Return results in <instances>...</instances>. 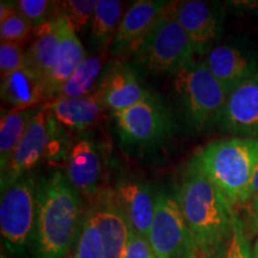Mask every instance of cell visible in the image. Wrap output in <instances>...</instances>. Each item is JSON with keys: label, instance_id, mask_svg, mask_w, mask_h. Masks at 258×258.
Listing matches in <instances>:
<instances>
[{"label": "cell", "instance_id": "cell-1", "mask_svg": "<svg viewBox=\"0 0 258 258\" xmlns=\"http://www.w3.org/2000/svg\"><path fill=\"white\" fill-rule=\"evenodd\" d=\"M177 200L195 252L203 258L225 256L235 217L232 203L194 163L183 176Z\"/></svg>", "mask_w": 258, "mask_h": 258}, {"label": "cell", "instance_id": "cell-2", "mask_svg": "<svg viewBox=\"0 0 258 258\" xmlns=\"http://www.w3.org/2000/svg\"><path fill=\"white\" fill-rule=\"evenodd\" d=\"M79 192L66 175L54 171L37 184V214L34 233L36 258H64L82 226Z\"/></svg>", "mask_w": 258, "mask_h": 258}, {"label": "cell", "instance_id": "cell-3", "mask_svg": "<svg viewBox=\"0 0 258 258\" xmlns=\"http://www.w3.org/2000/svg\"><path fill=\"white\" fill-rule=\"evenodd\" d=\"M192 163L232 205L250 202L258 139H230L206 146Z\"/></svg>", "mask_w": 258, "mask_h": 258}, {"label": "cell", "instance_id": "cell-4", "mask_svg": "<svg viewBox=\"0 0 258 258\" xmlns=\"http://www.w3.org/2000/svg\"><path fill=\"white\" fill-rule=\"evenodd\" d=\"M70 148L62 125L41 105L8 167L2 172V191L21 177L28 175L42 160L67 159Z\"/></svg>", "mask_w": 258, "mask_h": 258}, {"label": "cell", "instance_id": "cell-5", "mask_svg": "<svg viewBox=\"0 0 258 258\" xmlns=\"http://www.w3.org/2000/svg\"><path fill=\"white\" fill-rule=\"evenodd\" d=\"M194 55L191 42L169 2L156 25L135 49L133 60L152 73H177L194 61Z\"/></svg>", "mask_w": 258, "mask_h": 258}, {"label": "cell", "instance_id": "cell-6", "mask_svg": "<svg viewBox=\"0 0 258 258\" xmlns=\"http://www.w3.org/2000/svg\"><path fill=\"white\" fill-rule=\"evenodd\" d=\"M37 184L28 173L2 191L0 231L6 247L23 256L34 240L37 214Z\"/></svg>", "mask_w": 258, "mask_h": 258}, {"label": "cell", "instance_id": "cell-7", "mask_svg": "<svg viewBox=\"0 0 258 258\" xmlns=\"http://www.w3.org/2000/svg\"><path fill=\"white\" fill-rule=\"evenodd\" d=\"M175 91L189 120L202 127L220 120L228 92L205 63L191 62L175 73Z\"/></svg>", "mask_w": 258, "mask_h": 258}, {"label": "cell", "instance_id": "cell-8", "mask_svg": "<svg viewBox=\"0 0 258 258\" xmlns=\"http://www.w3.org/2000/svg\"><path fill=\"white\" fill-rule=\"evenodd\" d=\"M148 243L156 257L186 258L195 252L177 198L158 194Z\"/></svg>", "mask_w": 258, "mask_h": 258}, {"label": "cell", "instance_id": "cell-9", "mask_svg": "<svg viewBox=\"0 0 258 258\" xmlns=\"http://www.w3.org/2000/svg\"><path fill=\"white\" fill-rule=\"evenodd\" d=\"M122 141L128 145H150L167 134L170 117L166 109L152 96L123 110L114 112Z\"/></svg>", "mask_w": 258, "mask_h": 258}, {"label": "cell", "instance_id": "cell-10", "mask_svg": "<svg viewBox=\"0 0 258 258\" xmlns=\"http://www.w3.org/2000/svg\"><path fill=\"white\" fill-rule=\"evenodd\" d=\"M170 5L172 14L188 35L195 54H208L221 31V16L217 8L200 0L170 2Z\"/></svg>", "mask_w": 258, "mask_h": 258}, {"label": "cell", "instance_id": "cell-11", "mask_svg": "<svg viewBox=\"0 0 258 258\" xmlns=\"http://www.w3.org/2000/svg\"><path fill=\"white\" fill-rule=\"evenodd\" d=\"M90 212L101 238L103 258H122L132 228L116 201L114 190L97 192Z\"/></svg>", "mask_w": 258, "mask_h": 258}, {"label": "cell", "instance_id": "cell-12", "mask_svg": "<svg viewBox=\"0 0 258 258\" xmlns=\"http://www.w3.org/2000/svg\"><path fill=\"white\" fill-rule=\"evenodd\" d=\"M96 91L105 108L112 112L123 110L151 97L134 71L117 59L106 64Z\"/></svg>", "mask_w": 258, "mask_h": 258}, {"label": "cell", "instance_id": "cell-13", "mask_svg": "<svg viewBox=\"0 0 258 258\" xmlns=\"http://www.w3.org/2000/svg\"><path fill=\"white\" fill-rule=\"evenodd\" d=\"M166 2L139 0L135 2L122 18L120 27L110 46L114 59L133 56L140 42L150 32L165 10Z\"/></svg>", "mask_w": 258, "mask_h": 258}, {"label": "cell", "instance_id": "cell-14", "mask_svg": "<svg viewBox=\"0 0 258 258\" xmlns=\"http://www.w3.org/2000/svg\"><path fill=\"white\" fill-rule=\"evenodd\" d=\"M220 122L224 129L233 134L258 135V73L228 93Z\"/></svg>", "mask_w": 258, "mask_h": 258}, {"label": "cell", "instance_id": "cell-15", "mask_svg": "<svg viewBox=\"0 0 258 258\" xmlns=\"http://www.w3.org/2000/svg\"><path fill=\"white\" fill-rule=\"evenodd\" d=\"M112 190L132 231L148 239L156 205V196L150 186L139 179L122 178Z\"/></svg>", "mask_w": 258, "mask_h": 258}, {"label": "cell", "instance_id": "cell-16", "mask_svg": "<svg viewBox=\"0 0 258 258\" xmlns=\"http://www.w3.org/2000/svg\"><path fill=\"white\" fill-rule=\"evenodd\" d=\"M41 105L57 123L72 131H85L92 127L106 109L96 90L79 98H55Z\"/></svg>", "mask_w": 258, "mask_h": 258}, {"label": "cell", "instance_id": "cell-17", "mask_svg": "<svg viewBox=\"0 0 258 258\" xmlns=\"http://www.w3.org/2000/svg\"><path fill=\"white\" fill-rule=\"evenodd\" d=\"M101 171V158L91 140L82 138L71 145L66 176L78 192L95 196L98 192Z\"/></svg>", "mask_w": 258, "mask_h": 258}, {"label": "cell", "instance_id": "cell-18", "mask_svg": "<svg viewBox=\"0 0 258 258\" xmlns=\"http://www.w3.org/2000/svg\"><path fill=\"white\" fill-rule=\"evenodd\" d=\"M2 99L12 110L37 108L48 99L46 79L25 66L2 78Z\"/></svg>", "mask_w": 258, "mask_h": 258}, {"label": "cell", "instance_id": "cell-19", "mask_svg": "<svg viewBox=\"0 0 258 258\" xmlns=\"http://www.w3.org/2000/svg\"><path fill=\"white\" fill-rule=\"evenodd\" d=\"M205 64L228 92L256 73L253 61L240 49L231 46L213 47Z\"/></svg>", "mask_w": 258, "mask_h": 258}, {"label": "cell", "instance_id": "cell-20", "mask_svg": "<svg viewBox=\"0 0 258 258\" xmlns=\"http://www.w3.org/2000/svg\"><path fill=\"white\" fill-rule=\"evenodd\" d=\"M62 16L59 12L46 23L34 29V40L27 50V66L44 79L55 64L61 42Z\"/></svg>", "mask_w": 258, "mask_h": 258}, {"label": "cell", "instance_id": "cell-21", "mask_svg": "<svg viewBox=\"0 0 258 258\" xmlns=\"http://www.w3.org/2000/svg\"><path fill=\"white\" fill-rule=\"evenodd\" d=\"M85 59V48L80 42L78 35L70 28V25L62 17L59 53H57L53 70L50 71L49 76L46 79L47 102L53 99L60 86L72 76V73Z\"/></svg>", "mask_w": 258, "mask_h": 258}, {"label": "cell", "instance_id": "cell-22", "mask_svg": "<svg viewBox=\"0 0 258 258\" xmlns=\"http://www.w3.org/2000/svg\"><path fill=\"white\" fill-rule=\"evenodd\" d=\"M41 106V105H40ZM30 108L11 110L0 120V171L8 167L16 148L23 139L30 122L40 109Z\"/></svg>", "mask_w": 258, "mask_h": 258}, {"label": "cell", "instance_id": "cell-23", "mask_svg": "<svg viewBox=\"0 0 258 258\" xmlns=\"http://www.w3.org/2000/svg\"><path fill=\"white\" fill-rule=\"evenodd\" d=\"M104 54L86 56L72 73V76L60 86L55 92V98H79L88 96L97 89L96 84L99 76H102Z\"/></svg>", "mask_w": 258, "mask_h": 258}, {"label": "cell", "instance_id": "cell-24", "mask_svg": "<svg viewBox=\"0 0 258 258\" xmlns=\"http://www.w3.org/2000/svg\"><path fill=\"white\" fill-rule=\"evenodd\" d=\"M123 16V4L118 0H97L91 21L92 46L105 48L111 44Z\"/></svg>", "mask_w": 258, "mask_h": 258}, {"label": "cell", "instance_id": "cell-25", "mask_svg": "<svg viewBox=\"0 0 258 258\" xmlns=\"http://www.w3.org/2000/svg\"><path fill=\"white\" fill-rule=\"evenodd\" d=\"M74 258H103V249L98 230L90 209L84 215L77 238Z\"/></svg>", "mask_w": 258, "mask_h": 258}, {"label": "cell", "instance_id": "cell-26", "mask_svg": "<svg viewBox=\"0 0 258 258\" xmlns=\"http://www.w3.org/2000/svg\"><path fill=\"white\" fill-rule=\"evenodd\" d=\"M96 4L97 0H66L59 3V9L70 28L78 35L92 21Z\"/></svg>", "mask_w": 258, "mask_h": 258}, {"label": "cell", "instance_id": "cell-27", "mask_svg": "<svg viewBox=\"0 0 258 258\" xmlns=\"http://www.w3.org/2000/svg\"><path fill=\"white\" fill-rule=\"evenodd\" d=\"M56 2H48V0H18L15 2L16 9L23 17L32 25V28H37L49 21V15L54 8H56Z\"/></svg>", "mask_w": 258, "mask_h": 258}, {"label": "cell", "instance_id": "cell-28", "mask_svg": "<svg viewBox=\"0 0 258 258\" xmlns=\"http://www.w3.org/2000/svg\"><path fill=\"white\" fill-rule=\"evenodd\" d=\"M34 31L32 25L18 12V10L0 23V40L2 42L21 44Z\"/></svg>", "mask_w": 258, "mask_h": 258}, {"label": "cell", "instance_id": "cell-29", "mask_svg": "<svg viewBox=\"0 0 258 258\" xmlns=\"http://www.w3.org/2000/svg\"><path fill=\"white\" fill-rule=\"evenodd\" d=\"M27 66V51L21 44L2 42L0 43V72L2 78Z\"/></svg>", "mask_w": 258, "mask_h": 258}, {"label": "cell", "instance_id": "cell-30", "mask_svg": "<svg viewBox=\"0 0 258 258\" xmlns=\"http://www.w3.org/2000/svg\"><path fill=\"white\" fill-rule=\"evenodd\" d=\"M224 258H252L244 224L237 215L234 217L231 238L226 247Z\"/></svg>", "mask_w": 258, "mask_h": 258}, {"label": "cell", "instance_id": "cell-31", "mask_svg": "<svg viewBox=\"0 0 258 258\" xmlns=\"http://www.w3.org/2000/svg\"><path fill=\"white\" fill-rule=\"evenodd\" d=\"M122 258H154L147 238L132 231Z\"/></svg>", "mask_w": 258, "mask_h": 258}, {"label": "cell", "instance_id": "cell-32", "mask_svg": "<svg viewBox=\"0 0 258 258\" xmlns=\"http://www.w3.org/2000/svg\"><path fill=\"white\" fill-rule=\"evenodd\" d=\"M251 207L256 208L258 207V163L254 170L253 178H252V184H251V199H250Z\"/></svg>", "mask_w": 258, "mask_h": 258}, {"label": "cell", "instance_id": "cell-33", "mask_svg": "<svg viewBox=\"0 0 258 258\" xmlns=\"http://www.w3.org/2000/svg\"><path fill=\"white\" fill-rule=\"evenodd\" d=\"M252 258H258V239L256 241V244H254L253 252H252Z\"/></svg>", "mask_w": 258, "mask_h": 258}, {"label": "cell", "instance_id": "cell-34", "mask_svg": "<svg viewBox=\"0 0 258 258\" xmlns=\"http://www.w3.org/2000/svg\"><path fill=\"white\" fill-rule=\"evenodd\" d=\"M186 258H203L201 254H199V253H196V252H194V253H191L190 254L189 257H186Z\"/></svg>", "mask_w": 258, "mask_h": 258}, {"label": "cell", "instance_id": "cell-35", "mask_svg": "<svg viewBox=\"0 0 258 258\" xmlns=\"http://www.w3.org/2000/svg\"><path fill=\"white\" fill-rule=\"evenodd\" d=\"M253 211V214H254V217H256V219H257V221H258V207H256V208H253L252 209Z\"/></svg>", "mask_w": 258, "mask_h": 258}, {"label": "cell", "instance_id": "cell-36", "mask_svg": "<svg viewBox=\"0 0 258 258\" xmlns=\"http://www.w3.org/2000/svg\"><path fill=\"white\" fill-rule=\"evenodd\" d=\"M0 258H10L8 253H5L4 251H2V254H0Z\"/></svg>", "mask_w": 258, "mask_h": 258}, {"label": "cell", "instance_id": "cell-37", "mask_svg": "<svg viewBox=\"0 0 258 258\" xmlns=\"http://www.w3.org/2000/svg\"><path fill=\"white\" fill-rule=\"evenodd\" d=\"M154 258H166V257H156V256H154Z\"/></svg>", "mask_w": 258, "mask_h": 258}, {"label": "cell", "instance_id": "cell-38", "mask_svg": "<svg viewBox=\"0 0 258 258\" xmlns=\"http://www.w3.org/2000/svg\"><path fill=\"white\" fill-rule=\"evenodd\" d=\"M69 258H74V257H73V256H70V257H69Z\"/></svg>", "mask_w": 258, "mask_h": 258}]
</instances>
